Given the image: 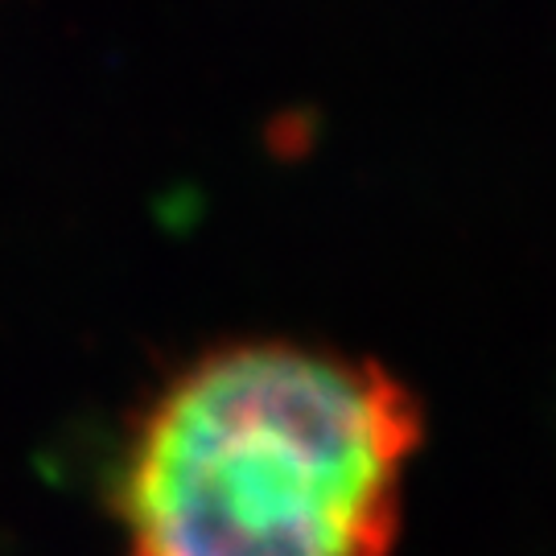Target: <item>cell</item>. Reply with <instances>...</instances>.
Listing matches in <instances>:
<instances>
[{"mask_svg": "<svg viewBox=\"0 0 556 556\" xmlns=\"http://www.w3.org/2000/svg\"><path fill=\"white\" fill-rule=\"evenodd\" d=\"M420 441V400L376 358L231 338L128 417L108 507L124 556H392Z\"/></svg>", "mask_w": 556, "mask_h": 556, "instance_id": "1", "label": "cell"}]
</instances>
